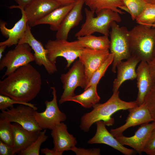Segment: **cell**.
I'll return each instance as SVG.
<instances>
[{
	"mask_svg": "<svg viewBox=\"0 0 155 155\" xmlns=\"http://www.w3.org/2000/svg\"><path fill=\"white\" fill-rule=\"evenodd\" d=\"M135 101L126 102L121 100L119 91L113 92L110 98L105 102L97 103L94 105L92 110L84 114L82 117L80 127L85 132L89 131L92 125L97 121L102 120L106 125H112L114 122L111 116L120 110H126L138 106Z\"/></svg>",
	"mask_w": 155,
	"mask_h": 155,
	"instance_id": "cell-2",
	"label": "cell"
},
{
	"mask_svg": "<svg viewBox=\"0 0 155 155\" xmlns=\"http://www.w3.org/2000/svg\"><path fill=\"white\" fill-rule=\"evenodd\" d=\"M84 0H78L67 13L57 31L56 39L67 40L70 30L78 26L82 20V11Z\"/></svg>",
	"mask_w": 155,
	"mask_h": 155,
	"instance_id": "cell-19",
	"label": "cell"
},
{
	"mask_svg": "<svg viewBox=\"0 0 155 155\" xmlns=\"http://www.w3.org/2000/svg\"><path fill=\"white\" fill-rule=\"evenodd\" d=\"M53 90V99L45 102L46 109L42 112L36 111L34 112L35 120L38 126L42 129H52L57 124L64 121L67 117L59 109L57 103V92L55 87H51Z\"/></svg>",
	"mask_w": 155,
	"mask_h": 155,
	"instance_id": "cell-9",
	"label": "cell"
},
{
	"mask_svg": "<svg viewBox=\"0 0 155 155\" xmlns=\"http://www.w3.org/2000/svg\"><path fill=\"white\" fill-rule=\"evenodd\" d=\"M17 8L20 9L22 16L12 28L9 29L6 27V22L0 21V31L3 36L8 38L0 42V46L5 45L9 47L13 45H17L26 32L28 22L24 8L20 7Z\"/></svg>",
	"mask_w": 155,
	"mask_h": 155,
	"instance_id": "cell-17",
	"label": "cell"
},
{
	"mask_svg": "<svg viewBox=\"0 0 155 155\" xmlns=\"http://www.w3.org/2000/svg\"><path fill=\"white\" fill-rule=\"evenodd\" d=\"M113 58V54L110 53L107 59L93 74L84 90L92 85H98L108 67L112 63Z\"/></svg>",
	"mask_w": 155,
	"mask_h": 155,
	"instance_id": "cell-30",
	"label": "cell"
},
{
	"mask_svg": "<svg viewBox=\"0 0 155 155\" xmlns=\"http://www.w3.org/2000/svg\"><path fill=\"white\" fill-rule=\"evenodd\" d=\"M32 0H14L18 4V5H12L9 7L10 9L22 7L24 8Z\"/></svg>",
	"mask_w": 155,
	"mask_h": 155,
	"instance_id": "cell-38",
	"label": "cell"
},
{
	"mask_svg": "<svg viewBox=\"0 0 155 155\" xmlns=\"http://www.w3.org/2000/svg\"><path fill=\"white\" fill-rule=\"evenodd\" d=\"M61 6L53 0H32L24 9L28 24L34 26L36 22Z\"/></svg>",
	"mask_w": 155,
	"mask_h": 155,
	"instance_id": "cell-13",
	"label": "cell"
},
{
	"mask_svg": "<svg viewBox=\"0 0 155 155\" xmlns=\"http://www.w3.org/2000/svg\"><path fill=\"white\" fill-rule=\"evenodd\" d=\"M49 60L55 64L57 58L64 57L66 60L67 67L80 56L84 48L77 40L69 42L67 40L56 39L49 40L45 45Z\"/></svg>",
	"mask_w": 155,
	"mask_h": 155,
	"instance_id": "cell-6",
	"label": "cell"
},
{
	"mask_svg": "<svg viewBox=\"0 0 155 155\" xmlns=\"http://www.w3.org/2000/svg\"><path fill=\"white\" fill-rule=\"evenodd\" d=\"M137 24L149 26L155 24V4L147 3L135 20Z\"/></svg>",
	"mask_w": 155,
	"mask_h": 155,
	"instance_id": "cell-28",
	"label": "cell"
},
{
	"mask_svg": "<svg viewBox=\"0 0 155 155\" xmlns=\"http://www.w3.org/2000/svg\"><path fill=\"white\" fill-rule=\"evenodd\" d=\"M36 111L32 107L20 104L5 110L1 111L0 118L5 119L10 123H17L24 128L30 131H41L42 129L38 126L34 116Z\"/></svg>",
	"mask_w": 155,
	"mask_h": 155,
	"instance_id": "cell-10",
	"label": "cell"
},
{
	"mask_svg": "<svg viewBox=\"0 0 155 155\" xmlns=\"http://www.w3.org/2000/svg\"><path fill=\"white\" fill-rule=\"evenodd\" d=\"M108 35L96 36L90 34L77 37V40L84 48L93 50H109L110 40Z\"/></svg>",
	"mask_w": 155,
	"mask_h": 155,
	"instance_id": "cell-25",
	"label": "cell"
},
{
	"mask_svg": "<svg viewBox=\"0 0 155 155\" xmlns=\"http://www.w3.org/2000/svg\"><path fill=\"white\" fill-rule=\"evenodd\" d=\"M128 35L131 55H136L141 61L147 62L152 59L155 46V29L137 24L128 30Z\"/></svg>",
	"mask_w": 155,
	"mask_h": 155,
	"instance_id": "cell-3",
	"label": "cell"
},
{
	"mask_svg": "<svg viewBox=\"0 0 155 155\" xmlns=\"http://www.w3.org/2000/svg\"><path fill=\"white\" fill-rule=\"evenodd\" d=\"M137 85L138 91L135 101L138 106L144 103L145 97L153 83L147 62L141 61L136 70Z\"/></svg>",
	"mask_w": 155,
	"mask_h": 155,
	"instance_id": "cell-22",
	"label": "cell"
},
{
	"mask_svg": "<svg viewBox=\"0 0 155 155\" xmlns=\"http://www.w3.org/2000/svg\"><path fill=\"white\" fill-rule=\"evenodd\" d=\"M125 11L131 15L133 20H135L147 3L145 0H121Z\"/></svg>",
	"mask_w": 155,
	"mask_h": 155,
	"instance_id": "cell-27",
	"label": "cell"
},
{
	"mask_svg": "<svg viewBox=\"0 0 155 155\" xmlns=\"http://www.w3.org/2000/svg\"><path fill=\"white\" fill-rule=\"evenodd\" d=\"M40 151L42 154L45 155H61L53 148L50 149L48 148H46L42 149Z\"/></svg>",
	"mask_w": 155,
	"mask_h": 155,
	"instance_id": "cell-39",
	"label": "cell"
},
{
	"mask_svg": "<svg viewBox=\"0 0 155 155\" xmlns=\"http://www.w3.org/2000/svg\"><path fill=\"white\" fill-rule=\"evenodd\" d=\"M141 61L137 56L131 55L125 61H121L117 66V74L113 83V92L118 91L122 84L125 81L136 78V67Z\"/></svg>",
	"mask_w": 155,
	"mask_h": 155,
	"instance_id": "cell-18",
	"label": "cell"
},
{
	"mask_svg": "<svg viewBox=\"0 0 155 155\" xmlns=\"http://www.w3.org/2000/svg\"><path fill=\"white\" fill-rule=\"evenodd\" d=\"M14 104H19L25 105L33 108L36 111L38 108L35 105L30 103L26 102L19 101L7 96L0 95V109L1 111L5 110L13 106Z\"/></svg>",
	"mask_w": 155,
	"mask_h": 155,
	"instance_id": "cell-33",
	"label": "cell"
},
{
	"mask_svg": "<svg viewBox=\"0 0 155 155\" xmlns=\"http://www.w3.org/2000/svg\"><path fill=\"white\" fill-rule=\"evenodd\" d=\"M109 49L114 55L112 71L116 72L117 66L120 61L127 59L131 55L128 31L126 27L120 26L116 22L111 24Z\"/></svg>",
	"mask_w": 155,
	"mask_h": 155,
	"instance_id": "cell-5",
	"label": "cell"
},
{
	"mask_svg": "<svg viewBox=\"0 0 155 155\" xmlns=\"http://www.w3.org/2000/svg\"><path fill=\"white\" fill-rule=\"evenodd\" d=\"M0 155H13L12 147L0 140Z\"/></svg>",
	"mask_w": 155,
	"mask_h": 155,
	"instance_id": "cell-36",
	"label": "cell"
},
{
	"mask_svg": "<svg viewBox=\"0 0 155 155\" xmlns=\"http://www.w3.org/2000/svg\"><path fill=\"white\" fill-rule=\"evenodd\" d=\"M86 20L80 30L75 35L76 37L92 34L98 32L109 36V29L113 22L119 23L121 18L120 14L109 9L102 10L94 17V11L85 8Z\"/></svg>",
	"mask_w": 155,
	"mask_h": 155,
	"instance_id": "cell-4",
	"label": "cell"
},
{
	"mask_svg": "<svg viewBox=\"0 0 155 155\" xmlns=\"http://www.w3.org/2000/svg\"><path fill=\"white\" fill-rule=\"evenodd\" d=\"M147 3H152L155 0H145Z\"/></svg>",
	"mask_w": 155,
	"mask_h": 155,
	"instance_id": "cell-42",
	"label": "cell"
},
{
	"mask_svg": "<svg viewBox=\"0 0 155 155\" xmlns=\"http://www.w3.org/2000/svg\"><path fill=\"white\" fill-rule=\"evenodd\" d=\"M0 140L8 145L12 146L13 129L12 124L5 119L0 118Z\"/></svg>",
	"mask_w": 155,
	"mask_h": 155,
	"instance_id": "cell-29",
	"label": "cell"
},
{
	"mask_svg": "<svg viewBox=\"0 0 155 155\" xmlns=\"http://www.w3.org/2000/svg\"><path fill=\"white\" fill-rule=\"evenodd\" d=\"M110 54L109 49L98 50L84 48L78 58L84 67L87 85L93 74L107 59Z\"/></svg>",
	"mask_w": 155,
	"mask_h": 155,
	"instance_id": "cell-12",
	"label": "cell"
},
{
	"mask_svg": "<svg viewBox=\"0 0 155 155\" xmlns=\"http://www.w3.org/2000/svg\"><path fill=\"white\" fill-rule=\"evenodd\" d=\"M42 84L40 73L29 63L19 68L0 81V94L29 102L39 93Z\"/></svg>",
	"mask_w": 155,
	"mask_h": 155,
	"instance_id": "cell-1",
	"label": "cell"
},
{
	"mask_svg": "<svg viewBox=\"0 0 155 155\" xmlns=\"http://www.w3.org/2000/svg\"><path fill=\"white\" fill-rule=\"evenodd\" d=\"M51 135L53 140L54 147L56 151L62 155L65 151L71 150L77 143L76 138L69 133L67 125L61 122L52 129Z\"/></svg>",
	"mask_w": 155,
	"mask_h": 155,
	"instance_id": "cell-21",
	"label": "cell"
},
{
	"mask_svg": "<svg viewBox=\"0 0 155 155\" xmlns=\"http://www.w3.org/2000/svg\"><path fill=\"white\" fill-rule=\"evenodd\" d=\"M155 127V122L145 123L141 126L135 131V134L130 137L123 135L115 137L123 145H127L133 148L139 154H141L151 133Z\"/></svg>",
	"mask_w": 155,
	"mask_h": 155,
	"instance_id": "cell-14",
	"label": "cell"
},
{
	"mask_svg": "<svg viewBox=\"0 0 155 155\" xmlns=\"http://www.w3.org/2000/svg\"><path fill=\"white\" fill-rule=\"evenodd\" d=\"M13 142L12 146L14 155L24 150L38 138L41 131H30L16 123L12 124Z\"/></svg>",
	"mask_w": 155,
	"mask_h": 155,
	"instance_id": "cell-20",
	"label": "cell"
},
{
	"mask_svg": "<svg viewBox=\"0 0 155 155\" xmlns=\"http://www.w3.org/2000/svg\"><path fill=\"white\" fill-rule=\"evenodd\" d=\"M143 152L149 155H155V127L145 145Z\"/></svg>",
	"mask_w": 155,
	"mask_h": 155,
	"instance_id": "cell-34",
	"label": "cell"
},
{
	"mask_svg": "<svg viewBox=\"0 0 155 155\" xmlns=\"http://www.w3.org/2000/svg\"><path fill=\"white\" fill-rule=\"evenodd\" d=\"M97 85H93L85 90L81 94L75 95L68 101H72L78 103L82 106L89 108L98 103L100 98L97 91Z\"/></svg>",
	"mask_w": 155,
	"mask_h": 155,
	"instance_id": "cell-26",
	"label": "cell"
},
{
	"mask_svg": "<svg viewBox=\"0 0 155 155\" xmlns=\"http://www.w3.org/2000/svg\"><path fill=\"white\" fill-rule=\"evenodd\" d=\"M128 110L129 113L125 123L118 128L110 130V133L115 137L122 135L123 132L130 127L153 121L148 109L144 103Z\"/></svg>",
	"mask_w": 155,
	"mask_h": 155,
	"instance_id": "cell-15",
	"label": "cell"
},
{
	"mask_svg": "<svg viewBox=\"0 0 155 155\" xmlns=\"http://www.w3.org/2000/svg\"><path fill=\"white\" fill-rule=\"evenodd\" d=\"M155 57V46L154 52H153V57Z\"/></svg>",
	"mask_w": 155,
	"mask_h": 155,
	"instance_id": "cell-44",
	"label": "cell"
},
{
	"mask_svg": "<svg viewBox=\"0 0 155 155\" xmlns=\"http://www.w3.org/2000/svg\"><path fill=\"white\" fill-rule=\"evenodd\" d=\"M60 79L63 91L59 101L60 104L75 96L76 88L80 87L84 89L87 85L84 67L79 60L74 62L67 73L61 75Z\"/></svg>",
	"mask_w": 155,
	"mask_h": 155,
	"instance_id": "cell-7",
	"label": "cell"
},
{
	"mask_svg": "<svg viewBox=\"0 0 155 155\" xmlns=\"http://www.w3.org/2000/svg\"><path fill=\"white\" fill-rule=\"evenodd\" d=\"M71 150L74 152L77 155H100V150L99 148L86 149L78 148L75 146L72 148Z\"/></svg>",
	"mask_w": 155,
	"mask_h": 155,
	"instance_id": "cell-35",
	"label": "cell"
},
{
	"mask_svg": "<svg viewBox=\"0 0 155 155\" xmlns=\"http://www.w3.org/2000/svg\"><path fill=\"white\" fill-rule=\"evenodd\" d=\"M7 46L5 45H2L0 46V60L3 57V53Z\"/></svg>",
	"mask_w": 155,
	"mask_h": 155,
	"instance_id": "cell-41",
	"label": "cell"
},
{
	"mask_svg": "<svg viewBox=\"0 0 155 155\" xmlns=\"http://www.w3.org/2000/svg\"><path fill=\"white\" fill-rule=\"evenodd\" d=\"M46 129L41 131L36 140L24 150L19 153V155H39L41 146L48 137L46 135Z\"/></svg>",
	"mask_w": 155,
	"mask_h": 155,
	"instance_id": "cell-31",
	"label": "cell"
},
{
	"mask_svg": "<svg viewBox=\"0 0 155 155\" xmlns=\"http://www.w3.org/2000/svg\"><path fill=\"white\" fill-rule=\"evenodd\" d=\"M96 131L94 135L88 142L89 144H103L108 145L125 155L135 154V151L124 146L107 130L104 123L102 120L96 123Z\"/></svg>",
	"mask_w": 155,
	"mask_h": 155,
	"instance_id": "cell-16",
	"label": "cell"
},
{
	"mask_svg": "<svg viewBox=\"0 0 155 155\" xmlns=\"http://www.w3.org/2000/svg\"><path fill=\"white\" fill-rule=\"evenodd\" d=\"M76 2L61 5L55 9L36 22L34 26L41 24H48L50 25L51 30L57 31L65 17L73 7Z\"/></svg>",
	"mask_w": 155,
	"mask_h": 155,
	"instance_id": "cell-23",
	"label": "cell"
},
{
	"mask_svg": "<svg viewBox=\"0 0 155 155\" xmlns=\"http://www.w3.org/2000/svg\"><path fill=\"white\" fill-rule=\"evenodd\" d=\"M144 103L148 109L153 121L155 122V82L146 95Z\"/></svg>",
	"mask_w": 155,
	"mask_h": 155,
	"instance_id": "cell-32",
	"label": "cell"
},
{
	"mask_svg": "<svg viewBox=\"0 0 155 155\" xmlns=\"http://www.w3.org/2000/svg\"><path fill=\"white\" fill-rule=\"evenodd\" d=\"M84 3L96 14L104 9H109L122 14L125 8L121 0H84Z\"/></svg>",
	"mask_w": 155,
	"mask_h": 155,
	"instance_id": "cell-24",
	"label": "cell"
},
{
	"mask_svg": "<svg viewBox=\"0 0 155 155\" xmlns=\"http://www.w3.org/2000/svg\"><path fill=\"white\" fill-rule=\"evenodd\" d=\"M149 26L155 29V24L150 25Z\"/></svg>",
	"mask_w": 155,
	"mask_h": 155,
	"instance_id": "cell-43",
	"label": "cell"
},
{
	"mask_svg": "<svg viewBox=\"0 0 155 155\" xmlns=\"http://www.w3.org/2000/svg\"><path fill=\"white\" fill-rule=\"evenodd\" d=\"M58 2L61 5H65L75 2L78 0H53Z\"/></svg>",
	"mask_w": 155,
	"mask_h": 155,
	"instance_id": "cell-40",
	"label": "cell"
},
{
	"mask_svg": "<svg viewBox=\"0 0 155 155\" xmlns=\"http://www.w3.org/2000/svg\"><path fill=\"white\" fill-rule=\"evenodd\" d=\"M150 74L153 82H155V57L148 61Z\"/></svg>",
	"mask_w": 155,
	"mask_h": 155,
	"instance_id": "cell-37",
	"label": "cell"
},
{
	"mask_svg": "<svg viewBox=\"0 0 155 155\" xmlns=\"http://www.w3.org/2000/svg\"><path fill=\"white\" fill-rule=\"evenodd\" d=\"M154 3V4H155V0L154 1V2H153V3Z\"/></svg>",
	"mask_w": 155,
	"mask_h": 155,
	"instance_id": "cell-45",
	"label": "cell"
},
{
	"mask_svg": "<svg viewBox=\"0 0 155 155\" xmlns=\"http://www.w3.org/2000/svg\"><path fill=\"white\" fill-rule=\"evenodd\" d=\"M30 47L26 43L18 44L14 49L8 51L2 58L0 61V70L7 68L2 79L19 68L34 61Z\"/></svg>",
	"mask_w": 155,
	"mask_h": 155,
	"instance_id": "cell-8",
	"label": "cell"
},
{
	"mask_svg": "<svg viewBox=\"0 0 155 155\" xmlns=\"http://www.w3.org/2000/svg\"><path fill=\"white\" fill-rule=\"evenodd\" d=\"M28 44L34 52L35 62L39 66L43 65L48 73L52 74L57 71L55 64L51 62L47 56V51L41 42L36 40L32 35L30 27L28 23L26 32L18 44Z\"/></svg>",
	"mask_w": 155,
	"mask_h": 155,
	"instance_id": "cell-11",
	"label": "cell"
}]
</instances>
